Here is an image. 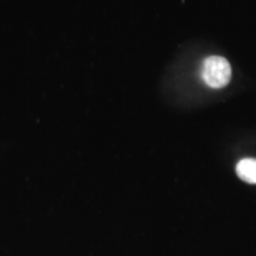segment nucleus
I'll return each mask as SVG.
<instances>
[{
    "label": "nucleus",
    "mask_w": 256,
    "mask_h": 256,
    "mask_svg": "<svg viewBox=\"0 0 256 256\" xmlns=\"http://www.w3.org/2000/svg\"><path fill=\"white\" fill-rule=\"evenodd\" d=\"M200 76L210 88L220 89L226 87L232 78V68L228 60L220 56H210L204 60Z\"/></svg>",
    "instance_id": "f257e3e1"
},
{
    "label": "nucleus",
    "mask_w": 256,
    "mask_h": 256,
    "mask_svg": "<svg viewBox=\"0 0 256 256\" xmlns=\"http://www.w3.org/2000/svg\"><path fill=\"white\" fill-rule=\"evenodd\" d=\"M236 174L246 183L256 184V159L246 158L240 160L236 166Z\"/></svg>",
    "instance_id": "f03ea898"
}]
</instances>
